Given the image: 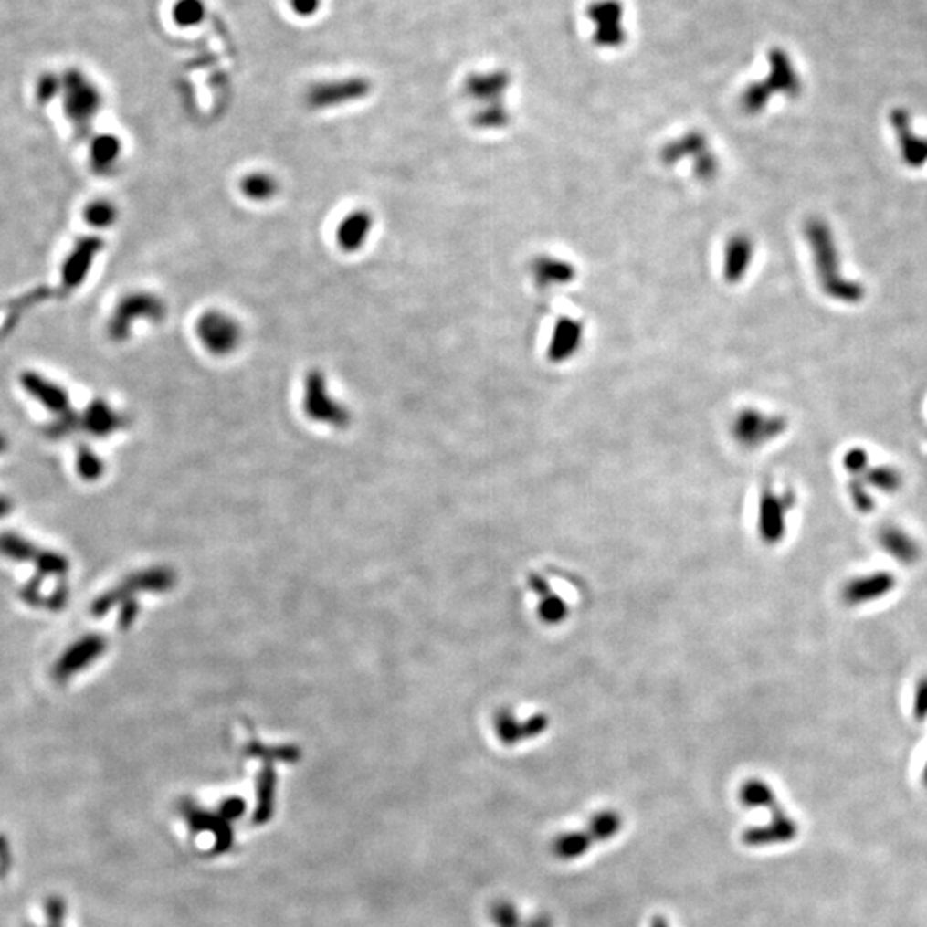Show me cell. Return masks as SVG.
I'll list each match as a JSON object with an SVG mask.
<instances>
[{
	"mask_svg": "<svg viewBox=\"0 0 927 927\" xmlns=\"http://www.w3.org/2000/svg\"><path fill=\"white\" fill-rule=\"evenodd\" d=\"M804 234L811 249L817 282L827 298L845 304H857L864 300L866 287L842 275L840 251L827 222L823 218H809L804 226Z\"/></svg>",
	"mask_w": 927,
	"mask_h": 927,
	"instance_id": "cell-1",
	"label": "cell"
},
{
	"mask_svg": "<svg viewBox=\"0 0 927 927\" xmlns=\"http://www.w3.org/2000/svg\"><path fill=\"white\" fill-rule=\"evenodd\" d=\"M167 314L165 300L148 290H134L115 304L107 332L114 342H126L138 321L157 323Z\"/></svg>",
	"mask_w": 927,
	"mask_h": 927,
	"instance_id": "cell-2",
	"label": "cell"
},
{
	"mask_svg": "<svg viewBox=\"0 0 927 927\" xmlns=\"http://www.w3.org/2000/svg\"><path fill=\"white\" fill-rule=\"evenodd\" d=\"M624 819L616 811H601L591 817L585 829L572 833H562L552 842V854L560 860H575L587 854L593 843H601L614 838L622 829Z\"/></svg>",
	"mask_w": 927,
	"mask_h": 927,
	"instance_id": "cell-3",
	"label": "cell"
},
{
	"mask_svg": "<svg viewBox=\"0 0 927 927\" xmlns=\"http://www.w3.org/2000/svg\"><path fill=\"white\" fill-rule=\"evenodd\" d=\"M195 333L201 347L215 357L234 354L243 342L241 323L222 310H208L201 314L196 320Z\"/></svg>",
	"mask_w": 927,
	"mask_h": 927,
	"instance_id": "cell-4",
	"label": "cell"
},
{
	"mask_svg": "<svg viewBox=\"0 0 927 927\" xmlns=\"http://www.w3.org/2000/svg\"><path fill=\"white\" fill-rule=\"evenodd\" d=\"M795 505L792 491L778 493L773 486H764L757 505V532L761 542L778 544L788 531V512Z\"/></svg>",
	"mask_w": 927,
	"mask_h": 927,
	"instance_id": "cell-5",
	"label": "cell"
},
{
	"mask_svg": "<svg viewBox=\"0 0 927 927\" xmlns=\"http://www.w3.org/2000/svg\"><path fill=\"white\" fill-rule=\"evenodd\" d=\"M788 427L784 416L766 414L759 409H743L732 423V437L743 448H761L782 437Z\"/></svg>",
	"mask_w": 927,
	"mask_h": 927,
	"instance_id": "cell-6",
	"label": "cell"
},
{
	"mask_svg": "<svg viewBox=\"0 0 927 927\" xmlns=\"http://www.w3.org/2000/svg\"><path fill=\"white\" fill-rule=\"evenodd\" d=\"M302 404L313 419L341 427L347 423V411L330 392L327 376L321 370H310L302 384Z\"/></svg>",
	"mask_w": 927,
	"mask_h": 927,
	"instance_id": "cell-7",
	"label": "cell"
},
{
	"mask_svg": "<svg viewBox=\"0 0 927 927\" xmlns=\"http://www.w3.org/2000/svg\"><path fill=\"white\" fill-rule=\"evenodd\" d=\"M64 107L78 132H86L93 115L100 109V93L79 72H68L62 79Z\"/></svg>",
	"mask_w": 927,
	"mask_h": 927,
	"instance_id": "cell-8",
	"label": "cell"
},
{
	"mask_svg": "<svg viewBox=\"0 0 927 927\" xmlns=\"http://www.w3.org/2000/svg\"><path fill=\"white\" fill-rule=\"evenodd\" d=\"M895 587L897 577L891 572H866L843 583L840 599L847 606H864L891 595Z\"/></svg>",
	"mask_w": 927,
	"mask_h": 927,
	"instance_id": "cell-9",
	"label": "cell"
},
{
	"mask_svg": "<svg viewBox=\"0 0 927 927\" xmlns=\"http://www.w3.org/2000/svg\"><path fill=\"white\" fill-rule=\"evenodd\" d=\"M495 733L499 741L505 745H514L521 742L531 741L540 737L550 725L546 714L534 713L526 718H519L512 710H500L495 720Z\"/></svg>",
	"mask_w": 927,
	"mask_h": 927,
	"instance_id": "cell-10",
	"label": "cell"
},
{
	"mask_svg": "<svg viewBox=\"0 0 927 927\" xmlns=\"http://www.w3.org/2000/svg\"><path fill=\"white\" fill-rule=\"evenodd\" d=\"M101 249L103 241L97 236H88L74 244L69 257L62 265V286L68 290L81 286Z\"/></svg>",
	"mask_w": 927,
	"mask_h": 927,
	"instance_id": "cell-11",
	"label": "cell"
},
{
	"mask_svg": "<svg viewBox=\"0 0 927 927\" xmlns=\"http://www.w3.org/2000/svg\"><path fill=\"white\" fill-rule=\"evenodd\" d=\"M374 227L373 215L364 208H356L342 216L335 230V241L343 253L361 251L370 239Z\"/></svg>",
	"mask_w": 927,
	"mask_h": 927,
	"instance_id": "cell-12",
	"label": "cell"
},
{
	"mask_svg": "<svg viewBox=\"0 0 927 927\" xmlns=\"http://www.w3.org/2000/svg\"><path fill=\"white\" fill-rule=\"evenodd\" d=\"M891 124L899 140L901 162L911 169H921L927 163V140L921 138L911 128L909 115L903 111H897L891 115Z\"/></svg>",
	"mask_w": 927,
	"mask_h": 927,
	"instance_id": "cell-13",
	"label": "cell"
},
{
	"mask_svg": "<svg viewBox=\"0 0 927 927\" xmlns=\"http://www.w3.org/2000/svg\"><path fill=\"white\" fill-rule=\"evenodd\" d=\"M21 384L31 397L38 400L45 409L56 414H66L69 411V395L58 384L47 380L35 371H26L21 374Z\"/></svg>",
	"mask_w": 927,
	"mask_h": 927,
	"instance_id": "cell-14",
	"label": "cell"
},
{
	"mask_svg": "<svg viewBox=\"0 0 927 927\" xmlns=\"http://www.w3.org/2000/svg\"><path fill=\"white\" fill-rule=\"evenodd\" d=\"M878 542L883 552L903 565H913L921 558V544L905 529L886 524L878 532Z\"/></svg>",
	"mask_w": 927,
	"mask_h": 927,
	"instance_id": "cell-15",
	"label": "cell"
},
{
	"mask_svg": "<svg viewBox=\"0 0 927 927\" xmlns=\"http://www.w3.org/2000/svg\"><path fill=\"white\" fill-rule=\"evenodd\" d=\"M531 587L538 596V615L542 620L548 624H558L569 616V601L560 593H555L546 577L538 574L531 575Z\"/></svg>",
	"mask_w": 927,
	"mask_h": 927,
	"instance_id": "cell-16",
	"label": "cell"
},
{
	"mask_svg": "<svg viewBox=\"0 0 927 927\" xmlns=\"http://www.w3.org/2000/svg\"><path fill=\"white\" fill-rule=\"evenodd\" d=\"M754 259V243L751 237L737 234L728 241L725 248V279L730 284H737L742 277L749 271Z\"/></svg>",
	"mask_w": 927,
	"mask_h": 927,
	"instance_id": "cell-17",
	"label": "cell"
},
{
	"mask_svg": "<svg viewBox=\"0 0 927 927\" xmlns=\"http://www.w3.org/2000/svg\"><path fill=\"white\" fill-rule=\"evenodd\" d=\"M122 144L121 140L112 134H100L97 136L91 146H90V162L93 171L99 174H107L114 169L117 160L121 157Z\"/></svg>",
	"mask_w": 927,
	"mask_h": 927,
	"instance_id": "cell-18",
	"label": "cell"
},
{
	"mask_svg": "<svg viewBox=\"0 0 927 927\" xmlns=\"http://www.w3.org/2000/svg\"><path fill=\"white\" fill-rule=\"evenodd\" d=\"M279 181L270 172L257 171L244 175L241 181V193L249 201L267 203L273 200L279 193Z\"/></svg>",
	"mask_w": 927,
	"mask_h": 927,
	"instance_id": "cell-19",
	"label": "cell"
},
{
	"mask_svg": "<svg viewBox=\"0 0 927 927\" xmlns=\"http://www.w3.org/2000/svg\"><path fill=\"white\" fill-rule=\"evenodd\" d=\"M361 83H342V85L321 86L311 93V103L314 107H333L342 101L354 100L359 99L364 90Z\"/></svg>",
	"mask_w": 927,
	"mask_h": 927,
	"instance_id": "cell-20",
	"label": "cell"
},
{
	"mask_svg": "<svg viewBox=\"0 0 927 927\" xmlns=\"http://www.w3.org/2000/svg\"><path fill=\"white\" fill-rule=\"evenodd\" d=\"M83 421H85L86 428L99 437L109 435L121 423L119 414L115 413L114 409L103 400H95L88 406Z\"/></svg>",
	"mask_w": 927,
	"mask_h": 927,
	"instance_id": "cell-21",
	"label": "cell"
},
{
	"mask_svg": "<svg viewBox=\"0 0 927 927\" xmlns=\"http://www.w3.org/2000/svg\"><path fill=\"white\" fill-rule=\"evenodd\" d=\"M860 478L864 479L866 485L869 486L870 490L888 493V495L897 493L903 485L901 474L891 466H872V468L869 466V469L864 472Z\"/></svg>",
	"mask_w": 927,
	"mask_h": 927,
	"instance_id": "cell-22",
	"label": "cell"
},
{
	"mask_svg": "<svg viewBox=\"0 0 927 927\" xmlns=\"http://www.w3.org/2000/svg\"><path fill=\"white\" fill-rule=\"evenodd\" d=\"M579 337H581V327L572 320H562L553 333L552 353L555 354V357L569 356L574 353L575 343L579 342Z\"/></svg>",
	"mask_w": 927,
	"mask_h": 927,
	"instance_id": "cell-23",
	"label": "cell"
},
{
	"mask_svg": "<svg viewBox=\"0 0 927 927\" xmlns=\"http://www.w3.org/2000/svg\"><path fill=\"white\" fill-rule=\"evenodd\" d=\"M491 922L495 927H526V921L512 901L500 900L491 905Z\"/></svg>",
	"mask_w": 927,
	"mask_h": 927,
	"instance_id": "cell-24",
	"label": "cell"
},
{
	"mask_svg": "<svg viewBox=\"0 0 927 927\" xmlns=\"http://www.w3.org/2000/svg\"><path fill=\"white\" fill-rule=\"evenodd\" d=\"M85 220L88 226L95 228L111 227L117 218V210L111 201L97 200L90 203L85 208Z\"/></svg>",
	"mask_w": 927,
	"mask_h": 927,
	"instance_id": "cell-25",
	"label": "cell"
},
{
	"mask_svg": "<svg viewBox=\"0 0 927 927\" xmlns=\"http://www.w3.org/2000/svg\"><path fill=\"white\" fill-rule=\"evenodd\" d=\"M91 646H93V641H90V644L83 642V644L72 648L71 651L58 661V669H56L58 679H64V677L71 675L74 671L79 670L83 661L91 659V657H93Z\"/></svg>",
	"mask_w": 927,
	"mask_h": 927,
	"instance_id": "cell-26",
	"label": "cell"
},
{
	"mask_svg": "<svg viewBox=\"0 0 927 927\" xmlns=\"http://www.w3.org/2000/svg\"><path fill=\"white\" fill-rule=\"evenodd\" d=\"M0 553L15 560H35V556L38 555V550L17 536L4 534L0 536Z\"/></svg>",
	"mask_w": 927,
	"mask_h": 927,
	"instance_id": "cell-27",
	"label": "cell"
},
{
	"mask_svg": "<svg viewBox=\"0 0 927 927\" xmlns=\"http://www.w3.org/2000/svg\"><path fill=\"white\" fill-rule=\"evenodd\" d=\"M848 493H850V499L854 501L859 512L868 514L870 511H874V507H876L874 497L870 493V488H868L860 476H852V479L848 483Z\"/></svg>",
	"mask_w": 927,
	"mask_h": 927,
	"instance_id": "cell-28",
	"label": "cell"
},
{
	"mask_svg": "<svg viewBox=\"0 0 927 927\" xmlns=\"http://www.w3.org/2000/svg\"><path fill=\"white\" fill-rule=\"evenodd\" d=\"M843 468L850 472V476H862L869 469V454L860 447L850 448L843 456Z\"/></svg>",
	"mask_w": 927,
	"mask_h": 927,
	"instance_id": "cell-29",
	"label": "cell"
},
{
	"mask_svg": "<svg viewBox=\"0 0 927 927\" xmlns=\"http://www.w3.org/2000/svg\"><path fill=\"white\" fill-rule=\"evenodd\" d=\"M912 714L917 722L927 716V675H922L913 689Z\"/></svg>",
	"mask_w": 927,
	"mask_h": 927,
	"instance_id": "cell-30",
	"label": "cell"
},
{
	"mask_svg": "<svg viewBox=\"0 0 927 927\" xmlns=\"http://www.w3.org/2000/svg\"><path fill=\"white\" fill-rule=\"evenodd\" d=\"M62 81H58L54 74H45L37 86V100L45 105L58 95Z\"/></svg>",
	"mask_w": 927,
	"mask_h": 927,
	"instance_id": "cell-31",
	"label": "cell"
},
{
	"mask_svg": "<svg viewBox=\"0 0 927 927\" xmlns=\"http://www.w3.org/2000/svg\"><path fill=\"white\" fill-rule=\"evenodd\" d=\"M76 425H78V417L68 411V413L62 414V417L58 419L48 429H50L52 437H66V435H69L71 429L76 428Z\"/></svg>",
	"mask_w": 927,
	"mask_h": 927,
	"instance_id": "cell-32",
	"label": "cell"
},
{
	"mask_svg": "<svg viewBox=\"0 0 927 927\" xmlns=\"http://www.w3.org/2000/svg\"><path fill=\"white\" fill-rule=\"evenodd\" d=\"M79 469L83 472V476L86 478H93L97 471L100 469V462L97 457H93L91 452L88 450H81L79 454Z\"/></svg>",
	"mask_w": 927,
	"mask_h": 927,
	"instance_id": "cell-33",
	"label": "cell"
},
{
	"mask_svg": "<svg viewBox=\"0 0 927 927\" xmlns=\"http://www.w3.org/2000/svg\"><path fill=\"white\" fill-rule=\"evenodd\" d=\"M526 927H553V924H552V919L543 913V915L531 919Z\"/></svg>",
	"mask_w": 927,
	"mask_h": 927,
	"instance_id": "cell-34",
	"label": "cell"
},
{
	"mask_svg": "<svg viewBox=\"0 0 927 927\" xmlns=\"http://www.w3.org/2000/svg\"><path fill=\"white\" fill-rule=\"evenodd\" d=\"M11 511V501L5 499H0V519L5 517V514H9Z\"/></svg>",
	"mask_w": 927,
	"mask_h": 927,
	"instance_id": "cell-35",
	"label": "cell"
},
{
	"mask_svg": "<svg viewBox=\"0 0 927 927\" xmlns=\"http://www.w3.org/2000/svg\"><path fill=\"white\" fill-rule=\"evenodd\" d=\"M651 927H670V924H669V921H667V919H663V917H655V919L651 921Z\"/></svg>",
	"mask_w": 927,
	"mask_h": 927,
	"instance_id": "cell-36",
	"label": "cell"
},
{
	"mask_svg": "<svg viewBox=\"0 0 927 927\" xmlns=\"http://www.w3.org/2000/svg\"><path fill=\"white\" fill-rule=\"evenodd\" d=\"M5 445H7L5 438L0 435V452H4V450H5Z\"/></svg>",
	"mask_w": 927,
	"mask_h": 927,
	"instance_id": "cell-37",
	"label": "cell"
}]
</instances>
